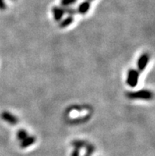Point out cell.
Masks as SVG:
<instances>
[{
  "instance_id": "cell-1",
  "label": "cell",
  "mask_w": 155,
  "mask_h": 156,
  "mask_svg": "<svg viewBox=\"0 0 155 156\" xmlns=\"http://www.w3.org/2000/svg\"><path fill=\"white\" fill-rule=\"evenodd\" d=\"M127 97L131 99H145L150 100L153 98V95L151 91L147 90H141L136 92H128L127 93Z\"/></svg>"
},
{
  "instance_id": "cell-2",
  "label": "cell",
  "mask_w": 155,
  "mask_h": 156,
  "mask_svg": "<svg viewBox=\"0 0 155 156\" xmlns=\"http://www.w3.org/2000/svg\"><path fill=\"white\" fill-rule=\"evenodd\" d=\"M139 71L136 69H132L128 71L127 77V83L131 87H136L139 83Z\"/></svg>"
},
{
  "instance_id": "cell-3",
  "label": "cell",
  "mask_w": 155,
  "mask_h": 156,
  "mask_svg": "<svg viewBox=\"0 0 155 156\" xmlns=\"http://www.w3.org/2000/svg\"><path fill=\"white\" fill-rule=\"evenodd\" d=\"M1 117H2V119L3 121H5L6 122L9 123V124H10V125H16V124H18V117H15L14 115L11 114V113H9V112H6V111L2 112V114H1Z\"/></svg>"
},
{
  "instance_id": "cell-4",
  "label": "cell",
  "mask_w": 155,
  "mask_h": 156,
  "mask_svg": "<svg viewBox=\"0 0 155 156\" xmlns=\"http://www.w3.org/2000/svg\"><path fill=\"white\" fill-rule=\"evenodd\" d=\"M149 55L147 53H144L140 56V58L138 60V69L139 71H143L145 70L146 67L147 65L149 62Z\"/></svg>"
},
{
  "instance_id": "cell-5",
  "label": "cell",
  "mask_w": 155,
  "mask_h": 156,
  "mask_svg": "<svg viewBox=\"0 0 155 156\" xmlns=\"http://www.w3.org/2000/svg\"><path fill=\"white\" fill-rule=\"evenodd\" d=\"M37 141V139L33 136H28L26 138H25L24 140H22L21 141V144H20V147L22 148H26L28 147L31 146L34 144V143Z\"/></svg>"
},
{
  "instance_id": "cell-6",
  "label": "cell",
  "mask_w": 155,
  "mask_h": 156,
  "mask_svg": "<svg viewBox=\"0 0 155 156\" xmlns=\"http://www.w3.org/2000/svg\"><path fill=\"white\" fill-rule=\"evenodd\" d=\"M52 14L53 16H54V19L56 22H59L62 19L63 14L65 13L63 7H60V6H54L52 8Z\"/></svg>"
},
{
  "instance_id": "cell-7",
  "label": "cell",
  "mask_w": 155,
  "mask_h": 156,
  "mask_svg": "<svg viewBox=\"0 0 155 156\" xmlns=\"http://www.w3.org/2000/svg\"><path fill=\"white\" fill-rule=\"evenodd\" d=\"M90 3L89 1H85V2H82L78 7V10L77 12L79 13L80 14H86L87 12L90 10Z\"/></svg>"
},
{
  "instance_id": "cell-8",
  "label": "cell",
  "mask_w": 155,
  "mask_h": 156,
  "mask_svg": "<svg viewBox=\"0 0 155 156\" xmlns=\"http://www.w3.org/2000/svg\"><path fill=\"white\" fill-rule=\"evenodd\" d=\"M74 22V17L71 15H69L67 18H65L63 22L59 24V27L61 28H66L67 26H69L71 24H72V22Z\"/></svg>"
},
{
  "instance_id": "cell-9",
  "label": "cell",
  "mask_w": 155,
  "mask_h": 156,
  "mask_svg": "<svg viewBox=\"0 0 155 156\" xmlns=\"http://www.w3.org/2000/svg\"><path fill=\"white\" fill-rule=\"evenodd\" d=\"M87 145V143L84 140H77L73 141L72 142V146H74L75 148L81 149L83 147H86Z\"/></svg>"
},
{
  "instance_id": "cell-10",
  "label": "cell",
  "mask_w": 155,
  "mask_h": 156,
  "mask_svg": "<svg viewBox=\"0 0 155 156\" xmlns=\"http://www.w3.org/2000/svg\"><path fill=\"white\" fill-rule=\"evenodd\" d=\"M27 136L28 133L25 129H20L18 132V133H17V137H18V139L20 141H22V140H24V139L26 138Z\"/></svg>"
},
{
  "instance_id": "cell-11",
  "label": "cell",
  "mask_w": 155,
  "mask_h": 156,
  "mask_svg": "<svg viewBox=\"0 0 155 156\" xmlns=\"http://www.w3.org/2000/svg\"><path fill=\"white\" fill-rule=\"evenodd\" d=\"M63 10H64V13H67L69 15L73 16L74 14H75L77 13L76 10L75 9H72V8H70L68 6H63Z\"/></svg>"
},
{
  "instance_id": "cell-12",
  "label": "cell",
  "mask_w": 155,
  "mask_h": 156,
  "mask_svg": "<svg viewBox=\"0 0 155 156\" xmlns=\"http://www.w3.org/2000/svg\"><path fill=\"white\" fill-rule=\"evenodd\" d=\"M77 0H61V5L63 6H69L76 2Z\"/></svg>"
},
{
  "instance_id": "cell-13",
  "label": "cell",
  "mask_w": 155,
  "mask_h": 156,
  "mask_svg": "<svg viewBox=\"0 0 155 156\" xmlns=\"http://www.w3.org/2000/svg\"><path fill=\"white\" fill-rule=\"evenodd\" d=\"M79 150H80V149L75 148V150L72 151L71 156H80V151Z\"/></svg>"
},
{
  "instance_id": "cell-14",
  "label": "cell",
  "mask_w": 155,
  "mask_h": 156,
  "mask_svg": "<svg viewBox=\"0 0 155 156\" xmlns=\"http://www.w3.org/2000/svg\"><path fill=\"white\" fill-rule=\"evenodd\" d=\"M6 8V5L4 0H0V10H5Z\"/></svg>"
},
{
  "instance_id": "cell-15",
  "label": "cell",
  "mask_w": 155,
  "mask_h": 156,
  "mask_svg": "<svg viewBox=\"0 0 155 156\" xmlns=\"http://www.w3.org/2000/svg\"><path fill=\"white\" fill-rule=\"evenodd\" d=\"M84 156H91V155H90V154H88V153H86Z\"/></svg>"
},
{
  "instance_id": "cell-16",
  "label": "cell",
  "mask_w": 155,
  "mask_h": 156,
  "mask_svg": "<svg viewBox=\"0 0 155 156\" xmlns=\"http://www.w3.org/2000/svg\"><path fill=\"white\" fill-rule=\"evenodd\" d=\"M89 1H93V0H89Z\"/></svg>"
}]
</instances>
